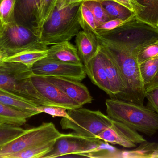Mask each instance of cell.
I'll return each instance as SVG.
<instances>
[{
    "instance_id": "40",
    "label": "cell",
    "mask_w": 158,
    "mask_h": 158,
    "mask_svg": "<svg viewBox=\"0 0 158 158\" xmlns=\"http://www.w3.org/2000/svg\"><path fill=\"white\" fill-rule=\"evenodd\" d=\"M2 24H1V22H0V30H1V29H2Z\"/></svg>"
},
{
    "instance_id": "22",
    "label": "cell",
    "mask_w": 158,
    "mask_h": 158,
    "mask_svg": "<svg viewBox=\"0 0 158 158\" xmlns=\"http://www.w3.org/2000/svg\"><path fill=\"white\" fill-rule=\"evenodd\" d=\"M58 0H41L36 12L34 31L40 37L42 30L56 7Z\"/></svg>"
},
{
    "instance_id": "6",
    "label": "cell",
    "mask_w": 158,
    "mask_h": 158,
    "mask_svg": "<svg viewBox=\"0 0 158 158\" xmlns=\"http://www.w3.org/2000/svg\"><path fill=\"white\" fill-rule=\"evenodd\" d=\"M69 120L63 118L60 125L63 130H71L84 136L97 137L101 132L111 126L113 120L99 110H92L81 107L68 109Z\"/></svg>"
},
{
    "instance_id": "1",
    "label": "cell",
    "mask_w": 158,
    "mask_h": 158,
    "mask_svg": "<svg viewBox=\"0 0 158 158\" xmlns=\"http://www.w3.org/2000/svg\"><path fill=\"white\" fill-rule=\"evenodd\" d=\"M97 38L99 45L112 57L120 71L126 87L122 100L144 105L145 86L136 54L110 38L100 36Z\"/></svg>"
},
{
    "instance_id": "27",
    "label": "cell",
    "mask_w": 158,
    "mask_h": 158,
    "mask_svg": "<svg viewBox=\"0 0 158 158\" xmlns=\"http://www.w3.org/2000/svg\"><path fill=\"white\" fill-rule=\"evenodd\" d=\"M79 20L83 30L93 32L98 36L94 18L90 9L84 4L83 1L79 8Z\"/></svg>"
},
{
    "instance_id": "5",
    "label": "cell",
    "mask_w": 158,
    "mask_h": 158,
    "mask_svg": "<svg viewBox=\"0 0 158 158\" xmlns=\"http://www.w3.org/2000/svg\"><path fill=\"white\" fill-rule=\"evenodd\" d=\"M0 49L8 57L26 51L47 50L49 47L32 28L15 21L0 30Z\"/></svg>"
},
{
    "instance_id": "28",
    "label": "cell",
    "mask_w": 158,
    "mask_h": 158,
    "mask_svg": "<svg viewBox=\"0 0 158 158\" xmlns=\"http://www.w3.org/2000/svg\"><path fill=\"white\" fill-rule=\"evenodd\" d=\"M139 69L146 87L158 73V55L139 64Z\"/></svg>"
},
{
    "instance_id": "26",
    "label": "cell",
    "mask_w": 158,
    "mask_h": 158,
    "mask_svg": "<svg viewBox=\"0 0 158 158\" xmlns=\"http://www.w3.org/2000/svg\"><path fill=\"white\" fill-rule=\"evenodd\" d=\"M56 140L12 154L6 158H42L52 150Z\"/></svg>"
},
{
    "instance_id": "25",
    "label": "cell",
    "mask_w": 158,
    "mask_h": 158,
    "mask_svg": "<svg viewBox=\"0 0 158 158\" xmlns=\"http://www.w3.org/2000/svg\"><path fill=\"white\" fill-rule=\"evenodd\" d=\"M99 2L112 19L127 20L135 16L132 11L112 0Z\"/></svg>"
},
{
    "instance_id": "31",
    "label": "cell",
    "mask_w": 158,
    "mask_h": 158,
    "mask_svg": "<svg viewBox=\"0 0 158 158\" xmlns=\"http://www.w3.org/2000/svg\"><path fill=\"white\" fill-rule=\"evenodd\" d=\"M83 2L93 14L97 27L112 19L99 2L86 1H83Z\"/></svg>"
},
{
    "instance_id": "39",
    "label": "cell",
    "mask_w": 158,
    "mask_h": 158,
    "mask_svg": "<svg viewBox=\"0 0 158 158\" xmlns=\"http://www.w3.org/2000/svg\"><path fill=\"white\" fill-rule=\"evenodd\" d=\"M97 1V2H101V1H109V0H84V1Z\"/></svg>"
},
{
    "instance_id": "32",
    "label": "cell",
    "mask_w": 158,
    "mask_h": 158,
    "mask_svg": "<svg viewBox=\"0 0 158 158\" xmlns=\"http://www.w3.org/2000/svg\"><path fill=\"white\" fill-rule=\"evenodd\" d=\"M34 111H38L40 113H45L48 115L52 116L53 117H60L66 118L69 120H71L70 117L68 114L67 109L64 108L57 106H40L37 107L32 108L31 109Z\"/></svg>"
},
{
    "instance_id": "18",
    "label": "cell",
    "mask_w": 158,
    "mask_h": 158,
    "mask_svg": "<svg viewBox=\"0 0 158 158\" xmlns=\"http://www.w3.org/2000/svg\"><path fill=\"white\" fill-rule=\"evenodd\" d=\"M41 0H17L15 16H19L20 24L27 26L34 31L36 12Z\"/></svg>"
},
{
    "instance_id": "41",
    "label": "cell",
    "mask_w": 158,
    "mask_h": 158,
    "mask_svg": "<svg viewBox=\"0 0 158 158\" xmlns=\"http://www.w3.org/2000/svg\"><path fill=\"white\" fill-rule=\"evenodd\" d=\"M157 27H158V23L157 24Z\"/></svg>"
},
{
    "instance_id": "2",
    "label": "cell",
    "mask_w": 158,
    "mask_h": 158,
    "mask_svg": "<svg viewBox=\"0 0 158 158\" xmlns=\"http://www.w3.org/2000/svg\"><path fill=\"white\" fill-rule=\"evenodd\" d=\"M105 104L108 117L112 120L148 136L158 131V114L148 107L111 97Z\"/></svg>"
},
{
    "instance_id": "7",
    "label": "cell",
    "mask_w": 158,
    "mask_h": 158,
    "mask_svg": "<svg viewBox=\"0 0 158 158\" xmlns=\"http://www.w3.org/2000/svg\"><path fill=\"white\" fill-rule=\"evenodd\" d=\"M31 68L17 62H0V88L33 101L34 87Z\"/></svg>"
},
{
    "instance_id": "12",
    "label": "cell",
    "mask_w": 158,
    "mask_h": 158,
    "mask_svg": "<svg viewBox=\"0 0 158 158\" xmlns=\"http://www.w3.org/2000/svg\"><path fill=\"white\" fill-rule=\"evenodd\" d=\"M97 137L106 143L127 148H135L137 144L146 141L138 132L113 120L111 126L101 132Z\"/></svg>"
},
{
    "instance_id": "34",
    "label": "cell",
    "mask_w": 158,
    "mask_h": 158,
    "mask_svg": "<svg viewBox=\"0 0 158 158\" xmlns=\"http://www.w3.org/2000/svg\"><path fill=\"white\" fill-rule=\"evenodd\" d=\"M147 106L158 114V87L146 92Z\"/></svg>"
},
{
    "instance_id": "17",
    "label": "cell",
    "mask_w": 158,
    "mask_h": 158,
    "mask_svg": "<svg viewBox=\"0 0 158 158\" xmlns=\"http://www.w3.org/2000/svg\"><path fill=\"white\" fill-rule=\"evenodd\" d=\"M46 58L55 61L74 64H83L76 46L69 41L53 45L48 49Z\"/></svg>"
},
{
    "instance_id": "29",
    "label": "cell",
    "mask_w": 158,
    "mask_h": 158,
    "mask_svg": "<svg viewBox=\"0 0 158 158\" xmlns=\"http://www.w3.org/2000/svg\"><path fill=\"white\" fill-rule=\"evenodd\" d=\"M17 0H0V22L2 28L16 21L15 9Z\"/></svg>"
},
{
    "instance_id": "35",
    "label": "cell",
    "mask_w": 158,
    "mask_h": 158,
    "mask_svg": "<svg viewBox=\"0 0 158 158\" xmlns=\"http://www.w3.org/2000/svg\"><path fill=\"white\" fill-rule=\"evenodd\" d=\"M83 1L84 0H58L56 7L60 10L68 7L71 5L81 2Z\"/></svg>"
},
{
    "instance_id": "37",
    "label": "cell",
    "mask_w": 158,
    "mask_h": 158,
    "mask_svg": "<svg viewBox=\"0 0 158 158\" xmlns=\"http://www.w3.org/2000/svg\"><path fill=\"white\" fill-rule=\"evenodd\" d=\"M158 87V72L151 82L146 86V92L150 91Z\"/></svg>"
},
{
    "instance_id": "30",
    "label": "cell",
    "mask_w": 158,
    "mask_h": 158,
    "mask_svg": "<svg viewBox=\"0 0 158 158\" xmlns=\"http://www.w3.org/2000/svg\"><path fill=\"white\" fill-rule=\"evenodd\" d=\"M25 131L20 126L0 122V147L20 136Z\"/></svg>"
},
{
    "instance_id": "24",
    "label": "cell",
    "mask_w": 158,
    "mask_h": 158,
    "mask_svg": "<svg viewBox=\"0 0 158 158\" xmlns=\"http://www.w3.org/2000/svg\"><path fill=\"white\" fill-rule=\"evenodd\" d=\"M48 53V50L26 51L7 57L3 61L21 63L31 68L36 62L46 58Z\"/></svg>"
},
{
    "instance_id": "13",
    "label": "cell",
    "mask_w": 158,
    "mask_h": 158,
    "mask_svg": "<svg viewBox=\"0 0 158 158\" xmlns=\"http://www.w3.org/2000/svg\"><path fill=\"white\" fill-rule=\"evenodd\" d=\"M68 97L82 106L93 99L87 87L81 81L57 77H44Z\"/></svg>"
},
{
    "instance_id": "21",
    "label": "cell",
    "mask_w": 158,
    "mask_h": 158,
    "mask_svg": "<svg viewBox=\"0 0 158 158\" xmlns=\"http://www.w3.org/2000/svg\"><path fill=\"white\" fill-rule=\"evenodd\" d=\"M34 114L10 107L0 103V122L21 126Z\"/></svg>"
},
{
    "instance_id": "20",
    "label": "cell",
    "mask_w": 158,
    "mask_h": 158,
    "mask_svg": "<svg viewBox=\"0 0 158 158\" xmlns=\"http://www.w3.org/2000/svg\"><path fill=\"white\" fill-rule=\"evenodd\" d=\"M0 103L18 110L32 113L34 116L40 114L38 111L31 109L32 108L40 106L27 98L19 96L1 88Z\"/></svg>"
},
{
    "instance_id": "3",
    "label": "cell",
    "mask_w": 158,
    "mask_h": 158,
    "mask_svg": "<svg viewBox=\"0 0 158 158\" xmlns=\"http://www.w3.org/2000/svg\"><path fill=\"white\" fill-rule=\"evenodd\" d=\"M81 3L60 10L56 7L43 27L40 37L41 42L46 45H53L69 41L77 36L81 28L79 20Z\"/></svg>"
},
{
    "instance_id": "19",
    "label": "cell",
    "mask_w": 158,
    "mask_h": 158,
    "mask_svg": "<svg viewBox=\"0 0 158 158\" xmlns=\"http://www.w3.org/2000/svg\"><path fill=\"white\" fill-rule=\"evenodd\" d=\"M135 16L139 19L157 26L158 0H133Z\"/></svg>"
},
{
    "instance_id": "11",
    "label": "cell",
    "mask_w": 158,
    "mask_h": 158,
    "mask_svg": "<svg viewBox=\"0 0 158 158\" xmlns=\"http://www.w3.org/2000/svg\"><path fill=\"white\" fill-rule=\"evenodd\" d=\"M34 74L44 77H57L81 81L86 77L83 64H74L51 60L45 58L31 68Z\"/></svg>"
},
{
    "instance_id": "8",
    "label": "cell",
    "mask_w": 158,
    "mask_h": 158,
    "mask_svg": "<svg viewBox=\"0 0 158 158\" xmlns=\"http://www.w3.org/2000/svg\"><path fill=\"white\" fill-rule=\"evenodd\" d=\"M62 134L52 122H44L38 127L25 130L20 136L0 147V158H6L12 154L56 140Z\"/></svg>"
},
{
    "instance_id": "38",
    "label": "cell",
    "mask_w": 158,
    "mask_h": 158,
    "mask_svg": "<svg viewBox=\"0 0 158 158\" xmlns=\"http://www.w3.org/2000/svg\"><path fill=\"white\" fill-rule=\"evenodd\" d=\"M7 56L6 54L5 53L2 49H0V62L3 61L5 58Z\"/></svg>"
},
{
    "instance_id": "10",
    "label": "cell",
    "mask_w": 158,
    "mask_h": 158,
    "mask_svg": "<svg viewBox=\"0 0 158 158\" xmlns=\"http://www.w3.org/2000/svg\"><path fill=\"white\" fill-rule=\"evenodd\" d=\"M31 79L35 88L34 102L38 105L60 107L67 110L82 107L68 97L45 77L32 73Z\"/></svg>"
},
{
    "instance_id": "33",
    "label": "cell",
    "mask_w": 158,
    "mask_h": 158,
    "mask_svg": "<svg viewBox=\"0 0 158 158\" xmlns=\"http://www.w3.org/2000/svg\"><path fill=\"white\" fill-rule=\"evenodd\" d=\"M158 55V42L143 48L137 55L139 64Z\"/></svg>"
},
{
    "instance_id": "9",
    "label": "cell",
    "mask_w": 158,
    "mask_h": 158,
    "mask_svg": "<svg viewBox=\"0 0 158 158\" xmlns=\"http://www.w3.org/2000/svg\"><path fill=\"white\" fill-rule=\"evenodd\" d=\"M104 142L98 137L82 136L76 133L62 134L56 140L52 150L42 158L61 157L71 155L84 156L94 150Z\"/></svg>"
},
{
    "instance_id": "36",
    "label": "cell",
    "mask_w": 158,
    "mask_h": 158,
    "mask_svg": "<svg viewBox=\"0 0 158 158\" xmlns=\"http://www.w3.org/2000/svg\"><path fill=\"white\" fill-rule=\"evenodd\" d=\"M112 1L123 6L124 7H126L129 10L134 13V8L133 0H112Z\"/></svg>"
},
{
    "instance_id": "15",
    "label": "cell",
    "mask_w": 158,
    "mask_h": 158,
    "mask_svg": "<svg viewBox=\"0 0 158 158\" xmlns=\"http://www.w3.org/2000/svg\"><path fill=\"white\" fill-rule=\"evenodd\" d=\"M83 66L86 75L92 82L112 97V92L103 64L100 48L95 56Z\"/></svg>"
},
{
    "instance_id": "14",
    "label": "cell",
    "mask_w": 158,
    "mask_h": 158,
    "mask_svg": "<svg viewBox=\"0 0 158 158\" xmlns=\"http://www.w3.org/2000/svg\"><path fill=\"white\" fill-rule=\"evenodd\" d=\"M99 45L103 64L112 92L111 98L122 100L125 94L126 87L120 71L108 52L100 45Z\"/></svg>"
},
{
    "instance_id": "4",
    "label": "cell",
    "mask_w": 158,
    "mask_h": 158,
    "mask_svg": "<svg viewBox=\"0 0 158 158\" xmlns=\"http://www.w3.org/2000/svg\"><path fill=\"white\" fill-rule=\"evenodd\" d=\"M103 36L113 39L137 55L143 48L158 42V27L135 16L118 29Z\"/></svg>"
},
{
    "instance_id": "16",
    "label": "cell",
    "mask_w": 158,
    "mask_h": 158,
    "mask_svg": "<svg viewBox=\"0 0 158 158\" xmlns=\"http://www.w3.org/2000/svg\"><path fill=\"white\" fill-rule=\"evenodd\" d=\"M75 43L79 57L83 65L94 58L100 48L96 35L86 31L79 32L76 36Z\"/></svg>"
},
{
    "instance_id": "23",
    "label": "cell",
    "mask_w": 158,
    "mask_h": 158,
    "mask_svg": "<svg viewBox=\"0 0 158 158\" xmlns=\"http://www.w3.org/2000/svg\"><path fill=\"white\" fill-rule=\"evenodd\" d=\"M131 150H122L121 158H158V143L146 141Z\"/></svg>"
}]
</instances>
